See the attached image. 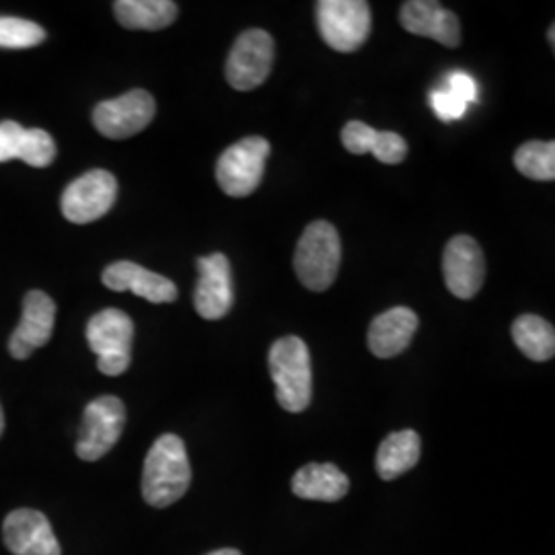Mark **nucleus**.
<instances>
[{
  "label": "nucleus",
  "instance_id": "f257e3e1",
  "mask_svg": "<svg viewBox=\"0 0 555 555\" xmlns=\"http://www.w3.org/2000/svg\"><path fill=\"white\" fill-rule=\"evenodd\" d=\"M192 483V467L181 438L163 435L144 459L142 496L155 508H167L185 496Z\"/></svg>",
  "mask_w": 555,
  "mask_h": 555
},
{
  "label": "nucleus",
  "instance_id": "f03ea898",
  "mask_svg": "<svg viewBox=\"0 0 555 555\" xmlns=\"http://www.w3.org/2000/svg\"><path fill=\"white\" fill-rule=\"evenodd\" d=\"M268 362L280 408L291 414L305 412L313 399V369L307 344L297 336L280 337L270 348Z\"/></svg>",
  "mask_w": 555,
  "mask_h": 555
},
{
  "label": "nucleus",
  "instance_id": "7ed1b4c3",
  "mask_svg": "<svg viewBox=\"0 0 555 555\" xmlns=\"http://www.w3.org/2000/svg\"><path fill=\"white\" fill-rule=\"evenodd\" d=\"M341 241L327 220L311 222L300 235L295 251V272L300 284L313 293H325L339 272Z\"/></svg>",
  "mask_w": 555,
  "mask_h": 555
},
{
  "label": "nucleus",
  "instance_id": "20e7f679",
  "mask_svg": "<svg viewBox=\"0 0 555 555\" xmlns=\"http://www.w3.org/2000/svg\"><path fill=\"white\" fill-rule=\"evenodd\" d=\"M87 341L101 373L119 377L132 362L134 323L119 309H103L87 323Z\"/></svg>",
  "mask_w": 555,
  "mask_h": 555
},
{
  "label": "nucleus",
  "instance_id": "39448f33",
  "mask_svg": "<svg viewBox=\"0 0 555 555\" xmlns=\"http://www.w3.org/2000/svg\"><path fill=\"white\" fill-rule=\"evenodd\" d=\"M270 142L261 137H247L231 144L217 163L220 190L231 198L251 196L263 179Z\"/></svg>",
  "mask_w": 555,
  "mask_h": 555
},
{
  "label": "nucleus",
  "instance_id": "423d86ee",
  "mask_svg": "<svg viewBox=\"0 0 555 555\" xmlns=\"http://www.w3.org/2000/svg\"><path fill=\"white\" fill-rule=\"evenodd\" d=\"M318 27L332 50L341 54L357 52L371 34V7L364 0H321Z\"/></svg>",
  "mask_w": 555,
  "mask_h": 555
},
{
  "label": "nucleus",
  "instance_id": "0eeeda50",
  "mask_svg": "<svg viewBox=\"0 0 555 555\" xmlns=\"http://www.w3.org/2000/svg\"><path fill=\"white\" fill-rule=\"evenodd\" d=\"M276 46L263 29H247L238 36L227 59V80L235 91H254L272 73Z\"/></svg>",
  "mask_w": 555,
  "mask_h": 555
},
{
  "label": "nucleus",
  "instance_id": "6e6552de",
  "mask_svg": "<svg viewBox=\"0 0 555 555\" xmlns=\"http://www.w3.org/2000/svg\"><path fill=\"white\" fill-rule=\"evenodd\" d=\"M118 199V179L105 169H93L75 179L62 194V215L68 222L89 224L105 217Z\"/></svg>",
  "mask_w": 555,
  "mask_h": 555
},
{
  "label": "nucleus",
  "instance_id": "1a4fd4ad",
  "mask_svg": "<svg viewBox=\"0 0 555 555\" xmlns=\"http://www.w3.org/2000/svg\"><path fill=\"white\" fill-rule=\"evenodd\" d=\"M126 408L121 399L103 396L93 399L82 414L77 455L82 461H100L107 455L124 430Z\"/></svg>",
  "mask_w": 555,
  "mask_h": 555
},
{
  "label": "nucleus",
  "instance_id": "9d476101",
  "mask_svg": "<svg viewBox=\"0 0 555 555\" xmlns=\"http://www.w3.org/2000/svg\"><path fill=\"white\" fill-rule=\"evenodd\" d=\"M157 114V103L144 89L128 91L116 100L101 101L93 109V126L105 139L126 140L142 132Z\"/></svg>",
  "mask_w": 555,
  "mask_h": 555
},
{
  "label": "nucleus",
  "instance_id": "9b49d317",
  "mask_svg": "<svg viewBox=\"0 0 555 555\" xmlns=\"http://www.w3.org/2000/svg\"><path fill=\"white\" fill-rule=\"evenodd\" d=\"M442 274L447 288L456 298L469 300L476 297L486 280V259L476 238L456 235L444 247Z\"/></svg>",
  "mask_w": 555,
  "mask_h": 555
},
{
  "label": "nucleus",
  "instance_id": "f8f14e48",
  "mask_svg": "<svg viewBox=\"0 0 555 555\" xmlns=\"http://www.w3.org/2000/svg\"><path fill=\"white\" fill-rule=\"evenodd\" d=\"M198 270L194 305L199 318L208 321L227 318L235 300L231 261L224 254H212L198 259Z\"/></svg>",
  "mask_w": 555,
  "mask_h": 555
},
{
  "label": "nucleus",
  "instance_id": "ddd939ff",
  "mask_svg": "<svg viewBox=\"0 0 555 555\" xmlns=\"http://www.w3.org/2000/svg\"><path fill=\"white\" fill-rule=\"evenodd\" d=\"M2 539L13 555H62L52 525L40 511L20 508L4 518Z\"/></svg>",
  "mask_w": 555,
  "mask_h": 555
},
{
  "label": "nucleus",
  "instance_id": "4468645a",
  "mask_svg": "<svg viewBox=\"0 0 555 555\" xmlns=\"http://www.w3.org/2000/svg\"><path fill=\"white\" fill-rule=\"evenodd\" d=\"M56 302L41 291H31L23 300L20 327L9 339V352L17 360L31 357L38 348L46 346L54 332Z\"/></svg>",
  "mask_w": 555,
  "mask_h": 555
},
{
  "label": "nucleus",
  "instance_id": "2eb2a0df",
  "mask_svg": "<svg viewBox=\"0 0 555 555\" xmlns=\"http://www.w3.org/2000/svg\"><path fill=\"white\" fill-rule=\"evenodd\" d=\"M399 21L405 31L430 38L447 48L461 43V21L453 11L444 9L435 0H410L401 7Z\"/></svg>",
  "mask_w": 555,
  "mask_h": 555
},
{
  "label": "nucleus",
  "instance_id": "dca6fc26",
  "mask_svg": "<svg viewBox=\"0 0 555 555\" xmlns=\"http://www.w3.org/2000/svg\"><path fill=\"white\" fill-rule=\"evenodd\" d=\"M101 282L114 293H134L149 302L163 305L178 298V286L169 278L155 274L134 261H116L107 266L101 274Z\"/></svg>",
  "mask_w": 555,
  "mask_h": 555
},
{
  "label": "nucleus",
  "instance_id": "f3484780",
  "mask_svg": "<svg viewBox=\"0 0 555 555\" xmlns=\"http://www.w3.org/2000/svg\"><path fill=\"white\" fill-rule=\"evenodd\" d=\"M420 319L408 307H393L373 319L369 327V348L377 358L399 357L416 336Z\"/></svg>",
  "mask_w": 555,
  "mask_h": 555
},
{
  "label": "nucleus",
  "instance_id": "a211bd4d",
  "mask_svg": "<svg viewBox=\"0 0 555 555\" xmlns=\"http://www.w3.org/2000/svg\"><path fill=\"white\" fill-rule=\"evenodd\" d=\"M341 144L352 155L373 153L385 165H399L408 157V142L397 132H378L364 121L352 119L341 130Z\"/></svg>",
  "mask_w": 555,
  "mask_h": 555
},
{
  "label": "nucleus",
  "instance_id": "6ab92c4d",
  "mask_svg": "<svg viewBox=\"0 0 555 555\" xmlns=\"http://www.w3.org/2000/svg\"><path fill=\"white\" fill-rule=\"evenodd\" d=\"M350 479L332 463H309L293 477V492L302 500L337 502L348 494Z\"/></svg>",
  "mask_w": 555,
  "mask_h": 555
},
{
  "label": "nucleus",
  "instance_id": "aec40b11",
  "mask_svg": "<svg viewBox=\"0 0 555 555\" xmlns=\"http://www.w3.org/2000/svg\"><path fill=\"white\" fill-rule=\"evenodd\" d=\"M114 13L126 29L159 31L178 20L179 7L173 0H118Z\"/></svg>",
  "mask_w": 555,
  "mask_h": 555
},
{
  "label": "nucleus",
  "instance_id": "412c9836",
  "mask_svg": "<svg viewBox=\"0 0 555 555\" xmlns=\"http://www.w3.org/2000/svg\"><path fill=\"white\" fill-rule=\"evenodd\" d=\"M420 451H422V442L414 430H399L389 435L378 447V477L385 481H391L408 474L412 467H416Z\"/></svg>",
  "mask_w": 555,
  "mask_h": 555
},
{
  "label": "nucleus",
  "instance_id": "4be33fe9",
  "mask_svg": "<svg viewBox=\"0 0 555 555\" xmlns=\"http://www.w3.org/2000/svg\"><path fill=\"white\" fill-rule=\"evenodd\" d=\"M513 339L518 350L535 362L552 360L555 354V330L539 315H520L513 323Z\"/></svg>",
  "mask_w": 555,
  "mask_h": 555
},
{
  "label": "nucleus",
  "instance_id": "5701e85b",
  "mask_svg": "<svg viewBox=\"0 0 555 555\" xmlns=\"http://www.w3.org/2000/svg\"><path fill=\"white\" fill-rule=\"evenodd\" d=\"M515 167L525 178L535 181L555 179V142L529 140L515 153Z\"/></svg>",
  "mask_w": 555,
  "mask_h": 555
},
{
  "label": "nucleus",
  "instance_id": "b1692460",
  "mask_svg": "<svg viewBox=\"0 0 555 555\" xmlns=\"http://www.w3.org/2000/svg\"><path fill=\"white\" fill-rule=\"evenodd\" d=\"M46 40V31L34 21L20 17H0V48L25 50Z\"/></svg>",
  "mask_w": 555,
  "mask_h": 555
},
{
  "label": "nucleus",
  "instance_id": "393cba45",
  "mask_svg": "<svg viewBox=\"0 0 555 555\" xmlns=\"http://www.w3.org/2000/svg\"><path fill=\"white\" fill-rule=\"evenodd\" d=\"M20 159L31 167H50L56 159V142L41 128H25L21 142Z\"/></svg>",
  "mask_w": 555,
  "mask_h": 555
},
{
  "label": "nucleus",
  "instance_id": "a878e982",
  "mask_svg": "<svg viewBox=\"0 0 555 555\" xmlns=\"http://www.w3.org/2000/svg\"><path fill=\"white\" fill-rule=\"evenodd\" d=\"M430 105H433L437 118L442 119V121H455V119L463 118L467 107H469L465 101H461L456 95H453L447 87L430 93Z\"/></svg>",
  "mask_w": 555,
  "mask_h": 555
},
{
  "label": "nucleus",
  "instance_id": "bb28decb",
  "mask_svg": "<svg viewBox=\"0 0 555 555\" xmlns=\"http://www.w3.org/2000/svg\"><path fill=\"white\" fill-rule=\"evenodd\" d=\"M25 128L17 121H0V163L20 159Z\"/></svg>",
  "mask_w": 555,
  "mask_h": 555
},
{
  "label": "nucleus",
  "instance_id": "cd10ccee",
  "mask_svg": "<svg viewBox=\"0 0 555 555\" xmlns=\"http://www.w3.org/2000/svg\"><path fill=\"white\" fill-rule=\"evenodd\" d=\"M453 95H456L459 100L465 101L467 105L469 103H476L477 101V82L472 75H467V73H461V70H456V73H451L449 77H447V85H444Z\"/></svg>",
  "mask_w": 555,
  "mask_h": 555
},
{
  "label": "nucleus",
  "instance_id": "c85d7f7f",
  "mask_svg": "<svg viewBox=\"0 0 555 555\" xmlns=\"http://www.w3.org/2000/svg\"><path fill=\"white\" fill-rule=\"evenodd\" d=\"M208 555H241V552H237V550H217V552Z\"/></svg>",
  "mask_w": 555,
  "mask_h": 555
},
{
  "label": "nucleus",
  "instance_id": "c756f323",
  "mask_svg": "<svg viewBox=\"0 0 555 555\" xmlns=\"http://www.w3.org/2000/svg\"><path fill=\"white\" fill-rule=\"evenodd\" d=\"M550 43H552V48H555V27L552 25L550 27Z\"/></svg>",
  "mask_w": 555,
  "mask_h": 555
},
{
  "label": "nucleus",
  "instance_id": "7c9ffc66",
  "mask_svg": "<svg viewBox=\"0 0 555 555\" xmlns=\"http://www.w3.org/2000/svg\"><path fill=\"white\" fill-rule=\"evenodd\" d=\"M2 430H4V414H2V405H0V437H2Z\"/></svg>",
  "mask_w": 555,
  "mask_h": 555
}]
</instances>
